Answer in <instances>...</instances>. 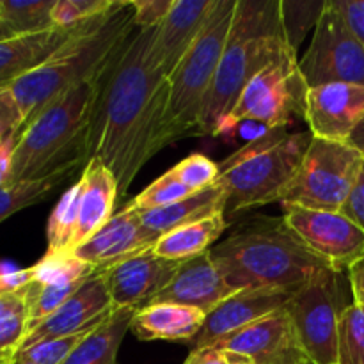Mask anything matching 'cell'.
Returning <instances> with one entry per match:
<instances>
[{
    "mask_svg": "<svg viewBox=\"0 0 364 364\" xmlns=\"http://www.w3.org/2000/svg\"><path fill=\"white\" fill-rule=\"evenodd\" d=\"M155 34L156 27L139 28L103 78L92 156L114 174L119 196L127 194L139 171L166 148L169 78L153 60Z\"/></svg>",
    "mask_w": 364,
    "mask_h": 364,
    "instance_id": "obj_1",
    "label": "cell"
},
{
    "mask_svg": "<svg viewBox=\"0 0 364 364\" xmlns=\"http://www.w3.org/2000/svg\"><path fill=\"white\" fill-rule=\"evenodd\" d=\"M134 31L130 2L117 0L112 9L84 21L41 66L13 82L9 89L23 114V128L66 91L102 77Z\"/></svg>",
    "mask_w": 364,
    "mask_h": 364,
    "instance_id": "obj_2",
    "label": "cell"
},
{
    "mask_svg": "<svg viewBox=\"0 0 364 364\" xmlns=\"http://www.w3.org/2000/svg\"><path fill=\"white\" fill-rule=\"evenodd\" d=\"M288 55L297 53L284 34L281 0H237L233 23L199 119V135L219 137L245 85Z\"/></svg>",
    "mask_w": 364,
    "mask_h": 364,
    "instance_id": "obj_3",
    "label": "cell"
},
{
    "mask_svg": "<svg viewBox=\"0 0 364 364\" xmlns=\"http://www.w3.org/2000/svg\"><path fill=\"white\" fill-rule=\"evenodd\" d=\"M210 256L235 291L301 288L329 267L302 244L284 217H256L240 224L210 249Z\"/></svg>",
    "mask_w": 364,
    "mask_h": 364,
    "instance_id": "obj_4",
    "label": "cell"
},
{
    "mask_svg": "<svg viewBox=\"0 0 364 364\" xmlns=\"http://www.w3.org/2000/svg\"><path fill=\"white\" fill-rule=\"evenodd\" d=\"M107 71L64 92L21 130L13 153L9 183L39 180L87 164L92 156L96 116Z\"/></svg>",
    "mask_w": 364,
    "mask_h": 364,
    "instance_id": "obj_5",
    "label": "cell"
},
{
    "mask_svg": "<svg viewBox=\"0 0 364 364\" xmlns=\"http://www.w3.org/2000/svg\"><path fill=\"white\" fill-rule=\"evenodd\" d=\"M313 141L311 132L288 134L272 128L219 164L217 183L226 192L224 217L279 203Z\"/></svg>",
    "mask_w": 364,
    "mask_h": 364,
    "instance_id": "obj_6",
    "label": "cell"
},
{
    "mask_svg": "<svg viewBox=\"0 0 364 364\" xmlns=\"http://www.w3.org/2000/svg\"><path fill=\"white\" fill-rule=\"evenodd\" d=\"M235 7L237 0H215L199 38L171 73L164 146L199 135V119L233 23Z\"/></svg>",
    "mask_w": 364,
    "mask_h": 364,
    "instance_id": "obj_7",
    "label": "cell"
},
{
    "mask_svg": "<svg viewBox=\"0 0 364 364\" xmlns=\"http://www.w3.org/2000/svg\"><path fill=\"white\" fill-rule=\"evenodd\" d=\"M364 156L350 142L313 137L294 180L281 194L283 206L341 212L350 196Z\"/></svg>",
    "mask_w": 364,
    "mask_h": 364,
    "instance_id": "obj_8",
    "label": "cell"
},
{
    "mask_svg": "<svg viewBox=\"0 0 364 364\" xmlns=\"http://www.w3.org/2000/svg\"><path fill=\"white\" fill-rule=\"evenodd\" d=\"M345 274L331 267L318 270L287 306L306 355L316 364H338L340 320L352 304L345 301Z\"/></svg>",
    "mask_w": 364,
    "mask_h": 364,
    "instance_id": "obj_9",
    "label": "cell"
},
{
    "mask_svg": "<svg viewBox=\"0 0 364 364\" xmlns=\"http://www.w3.org/2000/svg\"><path fill=\"white\" fill-rule=\"evenodd\" d=\"M308 85L299 70L297 55H288L259 71L242 91L237 105L223 124L219 137L231 141L240 121H256L269 128H287L304 117Z\"/></svg>",
    "mask_w": 364,
    "mask_h": 364,
    "instance_id": "obj_10",
    "label": "cell"
},
{
    "mask_svg": "<svg viewBox=\"0 0 364 364\" xmlns=\"http://www.w3.org/2000/svg\"><path fill=\"white\" fill-rule=\"evenodd\" d=\"M299 70L308 89L326 84L364 85V48L333 0H326Z\"/></svg>",
    "mask_w": 364,
    "mask_h": 364,
    "instance_id": "obj_11",
    "label": "cell"
},
{
    "mask_svg": "<svg viewBox=\"0 0 364 364\" xmlns=\"http://www.w3.org/2000/svg\"><path fill=\"white\" fill-rule=\"evenodd\" d=\"M284 220L302 244L334 270L347 272L364 258V231L341 212L284 206Z\"/></svg>",
    "mask_w": 364,
    "mask_h": 364,
    "instance_id": "obj_12",
    "label": "cell"
},
{
    "mask_svg": "<svg viewBox=\"0 0 364 364\" xmlns=\"http://www.w3.org/2000/svg\"><path fill=\"white\" fill-rule=\"evenodd\" d=\"M212 347L244 355L255 364H304L308 361L287 308L220 338Z\"/></svg>",
    "mask_w": 364,
    "mask_h": 364,
    "instance_id": "obj_13",
    "label": "cell"
},
{
    "mask_svg": "<svg viewBox=\"0 0 364 364\" xmlns=\"http://www.w3.org/2000/svg\"><path fill=\"white\" fill-rule=\"evenodd\" d=\"M112 311L114 304L107 290L105 279L102 272H95L53 315L28 331L20 352L39 341L96 329L112 315Z\"/></svg>",
    "mask_w": 364,
    "mask_h": 364,
    "instance_id": "obj_14",
    "label": "cell"
},
{
    "mask_svg": "<svg viewBox=\"0 0 364 364\" xmlns=\"http://www.w3.org/2000/svg\"><path fill=\"white\" fill-rule=\"evenodd\" d=\"M297 290L299 288H265L238 291L206 315L203 329L194 340L188 341L191 352L212 347L220 338L281 311Z\"/></svg>",
    "mask_w": 364,
    "mask_h": 364,
    "instance_id": "obj_15",
    "label": "cell"
},
{
    "mask_svg": "<svg viewBox=\"0 0 364 364\" xmlns=\"http://www.w3.org/2000/svg\"><path fill=\"white\" fill-rule=\"evenodd\" d=\"M181 263L160 258L149 249L103 270L102 276L114 309L148 306L171 283Z\"/></svg>",
    "mask_w": 364,
    "mask_h": 364,
    "instance_id": "obj_16",
    "label": "cell"
},
{
    "mask_svg": "<svg viewBox=\"0 0 364 364\" xmlns=\"http://www.w3.org/2000/svg\"><path fill=\"white\" fill-rule=\"evenodd\" d=\"M304 119L313 137L348 142L364 119V85L326 84L308 89Z\"/></svg>",
    "mask_w": 364,
    "mask_h": 364,
    "instance_id": "obj_17",
    "label": "cell"
},
{
    "mask_svg": "<svg viewBox=\"0 0 364 364\" xmlns=\"http://www.w3.org/2000/svg\"><path fill=\"white\" fill-rule=\"evenodd\" d=\"M156 242L159 240L146 231L137 210L127 206L114 213L105 226L75 249L73 255L89 263L96 272H103L132 256L149 251Z\"/></svg>",
    "mask_w": 364,
    "mask_h": 364,
    "instance_id": "obj_18",
    "label": "cell"
},
{
    "mask_svg": "<svg viewBox=\"0 0 364 364\" xmlns=\"http://www.w3.org/2000/svg\"><path fill=\"white\" fill-rule=\"evenodd\" d=\"M235 294L238 291L226 283L206 251L181 263L171 283L149 304L187 306L208 315Z\"/></svg>",
    "mask_w": 364,
    "mask_h": 364,
    "instance_id": "obj_19",
    "label": "cell"
},
{
    "mask_svg": "<svg viewBox=\"0 0 364 364\" xmlns=\"http://www.w3.org/2000/svg\"><path fill=\"white\" fill-rule=\"evenodd\" d=\"M215 0H174L166 20L156 27L151 55L167 78L201 34Z\"/></svg>",
    "mask_w": 364,
    "mask_h": 364,
    "instance_id": "obj_20",
    "label": "cell"
},
{
    "mask_svg": "<svg viewBox=\"0 0 364 364\" xmlns=\"http://www.w3.org/2000/svg\"><path fill=\"white\" fill-rule=\"evenodd\" d=\"M80 203H78V223L71 242L70 252L80 247L114 215V205L119 196L117 181L107 169L105 164L92 156L82 169Z\"/></svg>",
    "mask_w": 364,
    "mask_h": 364,
    "instance_id": "obj_21",
    "label": "cell"
},
{
    "mask_svg": "<svg viewBox=\"0 0 364 364\" xmlns=\"http://www.w3.org/2000/svg\"><path fill=\"white\" fill-rule=\"evenodd\" d=\"M82 23L73 27H55L38 34L14 36L0 41V89L11 87L13 82L48 60Z\"/></svg>",
    "mask_w": 364,
    "mask_h": 364,
    "instance_id": "obj_22",
    "label": "cell"
},
{
    "mask_svg": "<svg viewBox=\"0 0 364 364\" xmlns=\"http://www.w3.org/2000/svg\"><path fill=\"white\" fill-rule=\"evenodd\" d=\"M199 309L178 304H149L132 316L130 331L142 341H191L205 326Z\"/></svg>",
    "mask_w": 364,
    "mask_h": 364,
    "instance_id": "obj_23",
    "label": "cell"
},
{
    "mask_svg": "<svg viewBox=\"0 0 364 364\" xmlns=\"http://www.w3.org/2000/svg\"><path fill=\"white\" fill-rule=\"evenodd\" d=\"M224 208H226V192L219 183H215L198 194L188 196L187 199H181L164 208L139 212V215L146 231L159 240L171 230L215 215V213H224Z\"/></svg>",
    "mask_w": 364,
    "mask_h": 364,
    "instance_id": "obj_24",
    "label": "cell"
},
{
    "mask_svg": "<svg viewBox=\"0 0 364 364\" xmlns=\"http://www.w3.org/2000/svg\"><path fill=\"white\" fill-rule=\"evenodd\" d=\"M228 228L224 213L205 217L171 230L153 245V252L171 262H187L210 251Z\"/></svg>",
    "mask_w": 364,
    "mask_h": 364,
    "instance_id": "obj_25",
    "label": "cell"
},
{
    "mask_svg": "<svg viewBox=\"0 0 364 364\" xmlns=\"http://www.w3.org/2000/svg\"><path fill=\"white\" fill-rule=\"evenodd\" d=\"M137 309H114L112 315L100 323L80 341L63 364H117L121 341L130 331L132 316Z\"/></svg>",
    "mask_w": 364,
    "mask_h": 364,
    "instance_id": "obj_26",
    "label": "cell"
},
{
    "mask_svg": "<svg viewBox=\"0 0 364 364\" xmlns=\"http://www.w3.org/2000/svg\"><path fill=\"white\" fill-rule=\"evenodd\" d=\"M80 167L75 169H64L59 173H53L50 176L39 178V180H28V181H18V183H6L0 185V223L9 219L13 213L20 212V210L28 208V206L41 203L52 194L59 185L70 180ZM84 169V167H82Z\"/></svg>",
    "mask_w": 364,
    "mask_h": 364,
    "instance_id": "obj_27",
    "label": "cell"
},
{
    "mask_svg": "<svg viewBox=\"0 0 364 364\" xmlns=\"http://www.w3.org/2000/svg\"><path fill=\"white\" fill-rule=\"evenodd\" d=\"M57 0H0V20L16 36L38 34L55 28L52 9Z\"/></svg>",
    "mask_w": 364,
    "mask_h": 364,
    "instance_id": "obj_28",
    "label": "cell"
},
{
    "mask_svg": "<svg viewBox=\"0 0 364 364\" xmlns=\"http://www.w3.org/2000/svg\"><path fill=\"white\" fill-rule=\"evenodd\" d=\"M78 203H80V183L77 181L64 192L50 215L48 226H46V240H48L46 255L70 252L71 242L77 231Z\"/></svg>",
    "mask_w": 364,
    "mask_h": 364,
    "instance_id": "obj_29",
    "label": "cell"
},
{
    "mask_svg": "<svg viewBox=\"0 0 364 364\" xmlns=\"http://www.w3.org/2000/svg\"><path fill=\"white\" fill-rule=\"evenodd\" d=\"M34 283L41 287H64L80 283L96 272L89 263L73 252L45 255L34 267Z\"/></svg>",
    "mask_w": 364,
    "mask_h": 364,
    "instance_id": "obj_30",
    "label": "cell"
},
{
    "mask_svg": "<svg viewBox=\"0 0 364 364\" xmlns=\"http://www.w3.org/2000/svg\"><path fill=\"white\" fill-rule=\"evenodd\" d=\"M80 283L64 284V287H41L38 283H31L27 287V329L32 331L36 326L48 318L57 311L82 284ZM28 334V333H27Z\"/></svg>",
    "mask_w": 364,
    "mask_h": 364,
    "instance_id": "obj_31",
    "label": "cell"
},
{
    "mask_svg": "<svg viewBox=\"0 0 364 364\" xmlns=\"http://www.w3.org/2000/svg\"><path fill=\"white\" fill-rule=\"evenodd\" d=\"M338 364H364V309L352 302L338 329Z\"/></svg>",
    "mask_w": 364,
    "mask_h": 364,
    "instance_id": "obj_32",
    "label": "cell"
},
{
    "mask_svg": "<svg viewBox=\"0 0 364 364\" xmlns=\"http://www.w3.org/2000/svg\"><path fill=\"white\" fill-rule=\"evenodd\" d=\"M194 192L185 187L180 181V178L176 176V173L173 169H169L159 180L148 185L141 194L135 196L128 206H132L137 212H148V210L164 208V206H169L173 203L181 201V199H187Z\"/></svg>",
    "mask_w": 364,
    "mask_h": 364,
    "instance_id": "obj_33",
    "label": "cell"
},
{
    "mask_svg": "<svg viewBox=\"0 0 364 364\" xmlns=\"http://www.w3.org/2000/svg\"><path fill=\"white\" fill-rule=\"evenodd\" d=\"M326 2H291V0H281V13H283L284 34H287L288 45L297 53L299 46L304 41L309 31H315L316 21L322 14Z\"/></svg>",
    "mask_w": 364,
    "mask_h": 364,
    "instance_id": "obj_34",
    "label": "cell"
},
{
    "mask_svg": "<svg viewBox=\"0 0 364 364\" xmlns=\"http://www.w3.org/2000/svg\"><path fill=\"white\" fill-rule=\"evenodd\" d=\"M92 331H84V333L71 334V336L39 341V343L21 350L20 354H18V361H23L28 364H63L66 361L68 355H70L71 352L80 345V341L84 340L87 334H91Z\"/></svg>",
    "mask_w": 364,
    "mask_h": 364,
    "instance_id": "obj_35",
    "label": "cell"
},
{
    "mask_svg": "<svg viewBox=\"0 0 364 364\" xmlns=\"http://www.w3.org/2000/svg\"><path fill=\"white\" fill-rule=\"evenodd\" d=\"M173 171L180 178L181 183L191 188L194 194L215 185L220 174L219 164L213 162L212 159H208L203 153H192L187 159L178 162L173 167Z\"/></svg>",
    "mask_w": 364,
    "mask_h": 364,
    "instance_id": "obj_36",
    "label": "cell"
},
{
    "mask_svg": "<svg viewBox=\"0 0 364 364\" xmlns=\"http://www.w3.org/2000/svg\"><path fill=\"white\" fill-rule=\"evenodd\" d=\"M117 0H57L52 9L55 27H73L100 16L116 6Z\"/></svg>",
    "mask_w": 364,
    "mask_h": 364,
    "instance_id": "obj_37",
    "label": "cell"
},
{
    "mask_svg": "<svg viewBox=\"0 0 364 364\" xmlns=\"http://www.w3.org/2000/svg\"><path fill=\"white\" fill-rule=\"evenodd\" d=\"M27 333V309L0 318V354H20Z\"/></svg>",
    "mask_w": 364,
    "mask_h": 364,
    "instance_id": "obj_38",
    "label": "cell"
},
{
    "mask_svg": "<svg viewBox=\"0 0 364 364\" xmlns=\"http://www.w3.org/2000/svg\"><path fill=\"white\" fill-rule=\"evenodd\" d=\"M23 130V114L9 87L0 89V142L20 135Z\"/></svg>",
    "mask_w": 364,
    "mask_h": 364,
    "instance_id": "obj_39",
    "label": "cell"
},
{
    "mask_svg": "<svg viewBox=\"0 0 364 364\" xmlns=\"http://www.w3.org/2000/svg\"><path fill=\"white\" fill-rule=\"evenodd\" d=\"M174 0H132L134 21L137 28L159 27L169 14Z\"/></svg>",
    "mask_w": 364,
    "mask_h": 364,
    "instance_id": "obj_40",
    "label": "cell"
},
{
    "mask_svg": "<svg viewBox=\"0 0 364 364\" xmlns=\"http://www.w3.org/2000/svg\"><path fill=\"white\" fill-rule=\"evenodd\" d=\"M364 48V0H333Z\"/></svg>",
    "mask_w": 364,
    "mask_h": 364,
    "instance_id": "obj_41",
    "label": "cell"
},
{
    "mask_svg": "<svg viewBox=\"0 0 364 364\" xmlns=\"http://www.w3.org/2000/svg\"><path fill=\"white\" fill-rule=\"evenodd\" d=\"M341 213H343L345 217H348L354 224H358V226L364 231V164L361 173H359L358 181H355L354 188H352L350 196H348L343 208H341Z\"/></svg>",
    "mask_w": 364,
    "mask_h": 364,
    "instance_id": "obj_42",
    "label": "cell"
},
{
    "mask_svg": "<svg viewBox=\"0 0 364 364\" xmlns=\"http://www.w3.org/2000/svg\"><path fill=\"white\" fill-rule=\"evenodd\" d=\"M270 130H272V128L265 127V124L262 123H256V121H240V123L237 124V128H235L233 135H231V141H233V139H238V141H242L244 144H249V142L262 139L263 135L269 134Z\"/></svg>",
    "mask_w": 364,
    "mask_h": 364,
    "instance_id": "obj_43",
    "label": "cell"
},
{
    "mask_svg": "<svg viewBox=\"0 0 364 364\" xmlns=\"http://www.w3.org/2000/svg\"><path fill=\"white\" fill-rule=\"evenodd\" d=\"M348 284H350L352 299L358 306L364 309V258L355 262L350 269L347 270Z\"/></svg>",
    "mask_w": 364,
    "mask_h": 364,
    "instance_id": "obj_44",
    "label": "cell"
},
{
    "mask_svg": "<svg viewBox=\"0 0 364 364\" xmlns=\"http://www.w3.org/2000/svg\"><path fill=\"white\" fill-rule=\"evenodd\" d=\"M20 135L7 139L2 146H0V185L9 183L11 180V169H13V153L16 148V142Z\"/></svg>",
    "mask_w": 364,
    "mask_h": 364,
    "instance_id": "obj_45",
    "label": "cell"
},
{
    "mask_svg": "<svg viewBox=\"0 0 364 364\" xmlns=\"http://www.w3.org/2000/svg\"><path fill=\"white\" fill-rule=\"evenodd\" d=\"M183 364H228V358L226 352L208 347L201 350H192Z\"/></svg>",
    "mask_w": 364,
    "mask_h": 364,
    "instance_id": "obj_46",
    "label": "cell"
},
{
    "mask_svg": "<svg viewBox=\"0 0 364 364\" xmlns=\"http://www.w3.org/2000/svg\"><path fill=\"white\" fill-rule=\"evenodd\" d=\"M348 142H350V144L354 146V148L358 149V151L364 156V119L361 121V124H359V127L355 128L354 134L350 135Z\"/></svg>",
    "mask_w": 364,
    "mask_h": 364,
    "instance_id": "obj_47",
    "label": "cell"
},
{
    "mask_svg": "<svg viewBox=\"0 0 364 364\" xmlns=\"http://www.w3.org/2000/svg\"><path fill=\"white\" fill-rule=\"evenodd\" d=\"M226 358H228V364H255L251 359L244 358V355L230 354V352H226Z\"/></svg>",
    "mask_w": 364,
    "mask_h": 364,
    "instance_id": "obj_48",
    "label": "cell"
},
{
    "mask_svg": "<svg viewBox=\"0 0 364 364\" xmlns=\"http://www.w3.org/2000/svg\"><path fill=\"white\" fill-rule=\"evenodd\" d=\"M14 32L11 31L9 27H7L6 23H4L2 20H0V41H4V39H9V38H14Z\"/></svg>",
    "mask_w": 364,
    "mask_h": 364,
    "instance_id": "obj_49",
    "label": "cell"
},
{
    "mask_svg": "<svg viewBox=\"0 0 364 364\" xmlns=\"http://www.w3.org/2000/svg\"><path fill=\"white\" fill-rule=\"evenodd\" d=\"M16 269L18 267L13 265V263L0 262V276H2V274H7V272H13V270H16Z\"/></svg>",
    "mask_w": 364,
    "mask_h": 364,
    "instance_id": "obj_50",
    "label": "cell"
},
{
    "mask_svg": "<svg viewBox=\"0 0 364 364\" xmlns=\"http://www.w3.org/2000/svg\"><path fill=\"white\" fill-rule=\"evenodd\" d=\"M304 364H316V363H313V361H309V359H308V361H306Z\"/></svg>",
    "mask_w": 364,
    "mask_h": 364,
    "instance_id": "obj_51",
    "label": "cell"
},
{
    "mask_svg": "<svg viewBox=\"0 0 364 364\" xmlns=\"http://www.w3.org/2000/svg\"><path fill=\"white\" fill-rule=\"evenodd\" d=\"M4 144V142H0V146H2Z\"/></svg>",
    "mask_w": 364,
    "mask_h": 364,
    "instance_id": "obj_52",
    "label": "cell"
}]
</instances>
